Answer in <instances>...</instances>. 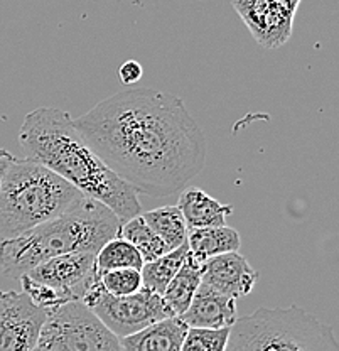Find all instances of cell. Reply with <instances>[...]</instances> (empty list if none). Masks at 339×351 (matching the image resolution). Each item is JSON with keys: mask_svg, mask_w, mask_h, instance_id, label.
Wrapping results in <instances>:
<instances>
[{"mask_svg": "<svg viewBox=\"0 0 339 351\" xmlns=\"http://www.w3.org/2000/svg\"><path fill=\"white\" fill-rule=\"evenodd\" d=\"M258 272L238 252L216 255L201 263V282L233 299L250 294Z\"/></svg>", "mask_w": 339, "mask_h": 351, "instance_id": "obj_11", "label": "cell"}, {"mask_svg": "<svg viewBox=\"0 0 339 351\" xmlns=\"http://www.w3.org/2000/svg\"><path fill=\"white\" fill-rule=\"evenodd\" d=\"M34 351H36V350H34Z\"/></svg>", "mask_w": 339, "mask_h": 351, "instance_id": "obj_26", "label": "cell"}, {"mask_svg": "<svg viewBox=\"0 0 339 351\" xmlns=\"http://www.w3.org/2000/svg\"><path fill=\"white\" fill-rule=\"evenodd\" d=\"M73 122L137 195L173 196L204 169L206 135L176 95L132 88L98 101Z\"/></svg>", "mask_w": 339, "mask_h": 351, "instance_id": "obj_1", "label": "cell"}, {"mask_svg": "<svg viewBox=\"0 0 339 351\" xmlns=\"http://www.w3.org/2000/svg\"><path fill=\"white\" fill-rule=\"evenodd\" d=\"M226 351H339V341L329 324L302 307H260L236 319Z\"/></svg>", "mask_w": 339, "mask_h": 351, "instance_id": "obj_5", "label": "cell"}, {"mask_svg": "<svg viewBox=\"0 0 339 351\" xmlns=\"http://www.w3.org/2000/svg\"><path fill=\"white\" fill-rule=\"evenodd\" d=\"M142 75H144V68H142L138 61H125L118 68V78L123 85H134V83H137L142 78Z\"/></svg>", "mask_w": 339, "mask_h": 351, "instance_id": "obj_24", "label": "cell"}, {"mask_svg": "<svg viewBox=\"0 0 339 351\" xmlns=\"http://www.w3.org/2000/svg\"><path fill=\"white\" fill-rule=\"evenodd\" d=\"M122 221L103 203L83 196L68 211L16 239L0 241V269L19 280L39 263L75 252L98 254L118 237Z\"/></svg>", "mask_w": 339, "mask_h": 351, "instance_id": "obj_3", "label": "cell"}, {"mask_svg": "<svg viewBox=\"0 0 339 351\" xmlns=\"http://www.w3.org/2000/svg\"><path fill=\"white\" fill-rule=\"evenodd\" d=\"M36 351H123L116 335L83 301L47 311Z\"/></svg>", "mask_w": 339, "mask_h": 351, "instance_id": "obj_6", "label": "cell"}, {"mask_svg": "<svg viewBox=\"0 0 339 351\" xmlns=\"http://www.w3.org/2000/svg\"><path fill=\"white\" fill-rule=\"evenodd\" d=\"M24 276L54 289L64 301H83L88 289L98 279L97 254L75 252L58 255L39 263Z\"/></svg>", "mask_w": 339, "mask_h": 351, "instance_id": "obj_8", "label": "cell"}, {"mask_svg": "<svg viewBox=\"0 0 339 351\" xmlns=\"http://www.w3.org/2000/svg\"><path fill=\"white\" fill-rule=\"evenodd\" d=\"M155 235L166 243L169 250L179 248L188 241V225L177 206H160L142 215Z\"/></svg>", "mask_w": 339, "mask_h": 351, "instance_id": "obj_18", "label": "cell"}, {"mask_svg": "<svg viewBox=\"0 0 339 351\" xmlns=\"http://www.w3.org/2000/svg\"><path fill=\"white\" fill-rule=\"evenodd\" d=\"M233 7L260 46L277 49L292 36L301 0H231Z\"/></svg>", "mask_w": 339, "mask_h": 351, "instance_id": "obj_10", "label": "cell"}, {"mask_svg": "<svg viewBox=\"0 0 339 351\" xmlns=\"http://www.w3.org/2000/svg\"><path fill=\"white\" fill-rule=\"evenodd\" d=\"M186 332L188 324L173 316L120 338V343L123 351H181Z\"/></svg>", "mask_w": 339, "mask_h": 351, "instance_id": "obj_13", "label": "cell"}, {"mask_svg": "<svg viewBox=\"0 0 339 351\" xmlns=\"http://www.w3.org/2000/svg\"><path fill=\"white\" fill-rule=\"evenodd\" d=\"M144 267V258L137 252V248L127 240L115 237L103 245L97 254L98 274L118 269H136Z\"/></svg>", "mask_w": 339, "mask_h": 351, "instance_id": "obj_20", "label": "cell"}, {"mask_svg": "<svg viewBox=\"0 0 339 351\" xmlns=\"http://www.w3.org/2000/svg\"><path fill=\"white\" fill-rule=\"evenodd\" d=\"M242 239L231 226H213V228H191L188 232L189 254L199 263L216 255L238 252Z\"/></svg>", "mask_w": 339, "mask_h": 351, "instance_id": "obj_15", "label": "cell"}, {"mask_svg": "<svg viewBox=\"0 0 339 351\" xmlns=\"http://www.w3.org/2000/svg\"><path fill=\"white\" fill-rule=\"evenodd\" d=\"M118 237L137 248L140 257L144 258V263L155 261V258L162 257L164 254L169 252L166 243L155 235L154 230L145 223V219L140 215L123 221L118 230Z\"/></svg>", "mask_w": 339, "mask_h": 351, "instance_id": "obj_19", "label": "cell"}, {"mask_svg": "<svg viewBox=\"0 0 339 351\" xmlns=\"http://www.w3.org/2000/svg\"><path fill=\"white\" fill-rule=\"evenodd\" d=\"M188 255L189 247L188 241H186V243L181 245L179 248L169 250L167 254H164L162 257L155 258V261L152 262H145L144 267L140 269L142 284H144V287L155 292V294L162 295L167 285H169L171 280H173L174 276L177 274V270H179L182 263L186 262Z\"/></svg>", "mask_w": 339, "mask_h": 351, "instance_id": "obj_17", "label": "cell"}, {"mask_svg": "<svg viewBox=\"0 0 339 351\" xmlns=\"http://www.w3.org/2000/svg\"><path fill=\"white\" fill-rule=\"evenodd\" d=\"M177 208L181 210L189 230L225 226L226 217L233 213L231 206L220 203L199 188L182 189L177 199Z\"/></svg>", "mask_w": 339, "mask_h": 351, "instance_id": "obj_14", "label": "cell"}, {"mask_svg": "<svg viewBox=\"0 0 339 351\" xmlns=\"http://www.w3.org/2000/svg\"><path fill=\"white\" fill-rule=\"evenodd\" d=\"M21 284H23V292L31 298V301L34 302L36 306H39L41 309H45L46 313L47 311H53L56 307L66 304L63 298L58 294L54 289L47 287V285L38 282V280H32L31 277L23 276L21 277Z\"/></svg>", "mask_w": 339, "mask_h": 351, "instance_id": "obj_23", "label": "cell"}, {"mask_svg": "<svg viewBox=\"0 0 339 351\" xmlns=\"http://www.w3.org/2000/svg\"><path fill=\"white\" fill-rule=\"evenodd\" d=\"M85 196L66 179L29 159L10 162L0 191V241L51 221Z\"/></svg>", "mask_w": 339, "mask_h": 351, "instance_id": "obj_4", "label": "cell"}, {"mask_svg": "<svg viewBox=\"0 0 339 351\" xmlns=\"http://www.w3.org/2000/svg\"><path fill=\"white\" fill-rule=\"evenodd\" d=\"M231 328H188L181 351H226Z\"/></svg>", "mask_w": 339, "mask_h": 351, "instance_id": "obj_21", "label": "cell"}, {"mask_svg": "<svg viewBox=\"0 0 339 351\" xmlns=\"http://www.w3.org/2000/svg\"><path fill=\"white\" fill-rule=\"evenodd\" d=\"M179 317L188 324V328H231L238 319L236 317V299L221 294L201 282L188 311Z\"/></svg>", "mask_w": 339, "mask_h": 351, "instance_id": "obj_12", "label": "cell"}, {"mask_svg": "<svg viewBox=\"0 0 339 351\" xmlns=\"http://www.w3.org/2000/svg\"><path fill=\"white\" fill-rule=\"evenodd\" d=\"M19 142L29 159L66 179L86 197L103 203L122 223L140 215L142 206L136 189L97 156L64 110H32L24 117Z\"/></svg>", "mask_w": 339, "mask_h": 351, "instance_id": "obj_2", "label": "cell"}, {"mask_svg": "<svg viewBox=\"0 0 339 351\" xmlns=\"http://www.w3.org/2000/svg\"><path fill=\"white\" fill-rule=\"evenodd\" d=\"M98 276H100V282L105 291L112 295L136 294L137 291L144 287L140 270L136 269L108 270V272L98 274Z\"/></svg>", "mask_w": 339, "mask_h": 351, "instance_id": "obj_22", "label": "cell"}, {"mask_svg": "<svg viewBox=\"0 0 339 351\" xmlns=\"http://www.w3.org/2000/svg\"><path fill=\"white\" fill-rule=\"evenodd\" d=\"M199 285H201V263L189 254L162 294L171 316L179 317L188 311Z\"/></svg>", "mask_w": 339, "mask_h": 351, "instance_id": "obj_16", "label": "cell"}, {"mask_svg": "<svg viewBox=\"0 0 339 351\" xmlns=\"http://www.w3.org/2000/svg\"><path fill=\"white\" fill-rule=\"evenodd\" d=\"M14 157L7 149H0V191H2V182H3V178H5V173L7 169H9L10 162L14 160Z\"/></svg>", "mask_w": 339, "mask_h": 351, "instance_id": "obj_25", "label": "cell"}, {"mask_svg": "<svg viewBox=\"0 0 339 351\" xmlns=\"http://www.w3.org/2000/svg\"><path fill=\"white\" fill-rule=\"evenodd\" d=\"M46 317L25 292L0 291V351H34Z\"/></svg>", "mask_w": 339, "mask_h": 351, "instance_id": "obj_9", "label": "cell"}, {"mask_svg": "<svg viewBox=\"0 0 339 351\" xmlns=\"http://www.w3.org/2000/svg\"><path fill=\"white\" fill-rule=\"evenodd\" d=\"M83 302L118 338H125L166 317H173L160 294L142 287L136 294L112 295L103 289L100 277L88 289Z\"/></svg>", "mask_w": 339, "mask_h": 351, "instance_id": "obj_7", "label": "cell"}]
</instances>
